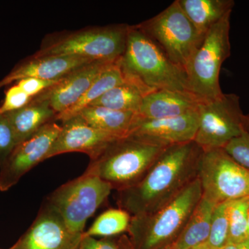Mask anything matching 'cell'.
Segmentation results:
<instances>
[{"label":"cell","instance_id":"cell-1","mask_svg":"<svg viewBox=\"0 0 249 249\" xmlns=\"http://www.w3.org/2000/svg\"><path fill=\"white\" fill-rule=\"evenodd\" d=\"M203 152L194 141L166 147L139 182L118 192L119 209L133 217L168 204L198 178Z\"/></svg>","mask_w":249,"mask_h":249},{"label":"cell","instance_id":"cell-2","mask_svg":"<svg viewBox=\"0 0 249 249\" xmlns=\"http://www.w3.org/2000/svg\"><path fill=\"white\" fill-rule=\"evenodd\" d=\"M119 64L125 81L138 87L145 96L160 89L189 91L184 70L136 25H129Z\"/></svg>","mask_w":249,"mask_h":249},{"label":"cell","instance_id":"cell-3","mask_svg":"<svg viewBox=\"0 0 249 249\" xmlns=\"http://www.w3.org/2000/svg\"><path fill=\"white\" fill-rule=\"evenodd\" d=\"M201 197L197 178L160 209L132 217L127 232L134 249H163L173 245Z\"/></svg>","mask_w":249,"mask_h":249},{"label":"cell","instance_id":"cell-4","mask_svg":"<svg viewBox=\"0 0 249 249\" xmlns=\"http://www.w3.org/2000/svg\"><path fill=\"white\" fill-rule=\"evenodd\" d=\"M166 147L126 137L111 142L87 170L110 185L116 191L134 186L144 176Z\"/></svg>","mask_w":249,"mask_h":249},{"label":"cell","instance_id":"cell-5","mask_svg":"<svg viewBox=\"0 0 249 249\" xmlns=\"http://www.w3.org/2000/svg\"><path fill=\"white\" fill-rule=\"evenodd\" d=\"M129 29L128 24H114L51 34L33 56L69 55L117 61L125 50Z\"/></svg>","mask_w":249,"mask_h":249},{"label":"cell","instance_id":"cell-6","mask_svg":"<svg viewBox=\"0 0 249 249\" xmlns=\"http://www.w3.org/2000/svg\"><path fill=\"white\" fill-rule=\"evenodd\" d=\"M231 15H227L205 35L186 67L188 91L201 102L217 98L223 92L219 74L231 55Z\"/></svg>","mask_w":249,"mask_h":249},{"label":"cell","instance_id":"cell-7","mask_svg":"<svg viewBox=\"0 0 249 249\" xmlns=\"http://www.w3.org/2000/svg\"><path fill=\"white\" fill-rule=\"evenodd\" d=\"M110 185L88 170L57 188L46 199L76 234L84 233L87 221L112 191Z\"/></svg>","mask_w":249,"mask_h":249},{"label":"cell","instance_id":"cell-8","mask_svg":"<svg viewBox=\"0 0 249 249\" xmlns=\"http://www.w3.org/2000/svg\"><path fill=\"white\" fill-rule=\"evenodd\" d=\"M136 26L155 42L174 64L184 71L204 37L198 34L178 0L155 17Z\"/></svg>","mask_w":249,"mask_h":249},{"label":"cell","instance_id":"cell-9","mask_svg":"<svg viewBox=\"0 0 249 249\" xmlns=\"http://www.w3.org/2000/svg\"><path fill=\"white\" fill-rule=\"evenodd\" d=\"M199 124L194 142L203 151L223 148L232 139L247 132V118L240 107V97L224 93L199 105Z\"/></svg>","mask_w":249,"mask_h":249},{"label":"cell","instance_id":"cell-10","mask_svg":"<svg viewBox=\"0 0 249 249\" xmlns=\"http://www.w3.org/2000/svg\"><path fill=\"white\" fill-rule=\"evenodd\" d=\"M198 178L202 196L214 204L249 198V170L223 148L203 152Z\"/></svg>","mask_w":249,"mask_h":249},{"label":"cell","instance_id":"cell-11","mask_svg":"<svg viewBox=\"0 0 249 249\" xmlns=\"http://www.w3.org/2000/svg\"><path fill=\"white\" fill-rule=\"evenodd\" d=\"M60 130L61 125L52 121L15 147L0 166V191H9L25 174L46 160Z\"/></svg>","mask_w":249,"mask_h":249},{"label":"cell","instance_id":"cell-12","mask_svg":"<svg viewBox=\"0 0 249 249\" xmlns=\"http://www.w3.org/2000/svg\"><path fill=\"white\" fill-rule=\"evenodd\" d=\"M83 235L71 232L45 202L30 228L9 249H78Z\"/></svg>","mask_w":249,"mask_h":249},{"label":"cell","instance_id":"cell-13","mask_svg":"<svg viewBox=\"0 0 249 249\" xmlns=\"http://www.w3.org/2000/svg\"><path fill=\"white\" fill-rule=\"evenodd\" d=\"M198 124V109L185 115L165 119H142L139 116L128 137L153 145L169 147L193 142Z\"/></svg>","mask_w":249,"mask_h":249},{"label":"cell","instance_id":"cell-14","mask_svg":"<svg viewBox=\"0 0 249 249\" xmlns=\"http://www.w3.org/2000/svg\"><path fill=\"white\" fill-rule=\"evenodd\" d=\"M62 123L61 130L46 160L69 152H82L93 160L111 142L124 138L91 127L79 115Z\"/></svg>","mask_w":249,"mask_h":249},{"label":"cell","instance_id":"cell-15","mask_svg":"<svg viewBox=\"0 0 249 249\" xmlns=\"http://www.w3.org/2000/svg\"><path fill=\"white\" fill-rule=\"evenodd\" d=\"M115 62L96 60L83 65L32 99L47 102L57 114H60L78 102L101 72Z\"/></svg>","mask_w":249,"mask_h":249},{"label":"cell","instance_id":"cell-16","mask_svg":"<svg viewBox=\"0 0 249 249\" xmlns=\"http://www.w3.org/2000/svg\"><path fill=\"white\" fill-rule=\"evenodd\" d=\"M96 60L79 56L52 55L26 59L0 80V89L14 81L28 78L56 80L63 78L76 69Z\"/></svg>","mask_w":249,"mask_h":249},{"label":"cell","instance_id":"cell-17","mask_svg":"<svg viewBox=\"0 0 249 249\" xmlns=\"http://www.w3.org/2000/svg\"><path fill=\"white\" fill-rule=\"evenodd\" d=\"M201 103L189 91L157 90L144 96L138 114L147 119L176 117L197 110Z\"/></svg>","mask_w":249,"mask_h":249},{"label":"cell","instance_id":"cell-18","mask_svg":"<svg viewBox=\"0 0 249 249\" xmlns=\"http://www.w3.org/2000/svg\"><path fill=\"white\" fill-rule=\"evenodd\" d=\"M4 114L11 124L17 145L30 138L46 124L55 121L57 115L47 102L33 99L21 109Z\"/></svg>","mask_w":249,"mask_h":249},{"label":"cell","instance_id":"cell-19","mask_svg":"<svg viewBox=\"0 0 249 249\" xmlns=\"http://www.w3.org/2000/svg\"><path fill=\"white\" fill-rule=\"evenodd\" d=\"M198 34L204 37L214 25L231 14L233 0H178Z\"/></svg>","mask_w":249,"mask_h":249},{"label":"cell","instance_id":"cell-20","mask_svg":"<svg viewBox=\"0 0 249 249\" xmlns=\"http://www.w3.org/2000/svg\"><path fill=\"white\" fill-rule=\"evenodd\" d=\"M216 205L213 201L202 196L182 232L170 246L172 249H193L207 242L213 213Z\"/></svg>","mask_w":249,"mask_h":249},{"label":"cell","instance_id":"cell-21","mask_svg":"<svg viewBox=\"0 0 249 249\" xmlns=\"http://www.w3.org/2000/svg\"><path fill=\"white\" fill-rule=\"evenodd\" d=\"M78 115L91 127L120 137H128L139 118L137 113L113 110L99 106H88Z\"/></svg>","mask_w":249,"mask_h":249},{"label":"cell","instance_id":"cell-22","mask_svg":"<svg viewBox=\"0 0 249 249\" xmlns=\"http://www.w3.org/2000/svg\"><path fill=\"white\" fill-rule=\"evenodd\" d=\"M119 60L111 64L101 72L79 101L67 110L57 114L55 121L62 122L78 115L80 111L90 106L93 101L101 97L109 90L124 83L125 79L121 69Z\"/></svg>","mask_w":249,"mask_h":249},{"label":"cell","instance_id":"cell-23","mask_svg":"<svg viewBox=\"0 0 249 249\" xmlns=\"http://www.w3.org/2000/svg\"><path fill=\"white\" fill-rule=\"evenodd\" d=\"M144 96L145 95L138 87L125 81L109 90L89 106H99L113 110L138 114Z\"/></svg>","mask_w":249,"mask_h":249},{"label":"cell","instance_id":"cell-24","mask_svg":"<svg viewBox=\"0 0 249 249\" xmlns=\"http://www.w3.org/2000/svg\"><path fill=\"white\" fill-rule=\"evenodd\" d=\"M130 215L124 210L111 209L100 214L91 227L84 232L83 235L88 237H109L119 235L128 231L131 222Z\"/></svg>","mask_w":249,"mask_h":249},{"label":"cell","instance_id":"cell-25","mask_svg":"<svg viewBox=\"0 0 249 249\" xmlns=\"http://www.w3.org/2000/svg\"><path fill=\"white\" fill-rule=\"evenodd\" d=\"M249 207V198L229 201V237L228 242H239L247 238Z\"/></svg>","mask_w":249,"mask_h":249},{"label":"cell","instance_id":"cell-26","mask_svg":"<svg viewBox=\"0 0 249 249\" xmlns=\"http://www.w3.org/2000/svg\"><path fill=\"white\" fill-rule=\"evenodd\" d=\"M227 202L216 205L213 213L207 243L214 249H221L229 241V222Z\"/></svg>","mask_w":249,"mask_h":249},{"label":"cell","instance_id":"cell-27","mask_svg":"<svg viewBox=\"0 0 249 249\" xmlns=\"http://www.w3.org/2000/svg\"><path fill=\"white\" fill-rule=\"evenodd\" d=\"M223 149L237 163L249 170V132L232 139Z\"/></svg>","mask_w":249,"mask_h":249},{"label":"cell","instance_id":"cell-28","mask_svg":"<svg viewBox=\"0 0 249 249\" xmlns=\"http://www.w3.org/2000/svg\"><path fill=\"white\" fill-rule=\"evenodd\" d=\"M17 146L14 130L5 114H0V166Z\"/></svg>","mask_w":249,"mask_h":249},{"label":"cell","instance_id":"cell-29","mask_svg":"<svg viewBox=\"0 0 249 249\" xmlns=\"http://www.w3.org/2000/svg\"><path fill=\"white\" fill-rule=\"evenodd\" d=\"M32 98L28 96L18 85L11 87L6 92L4 103L0 106V114L18 110L27 106Z\"/></svg>","mask_w":249,"mask_h":249},{"label":"cell","instance_id":"cell-30","mask_svg":"<svg viewBox=\"0 0 249 249\" xmlns=\"http://www.w3.org/2000/svg\"><path fill=\"white\" fill-rule=\"evenodd\" d=\"M126 244L127 242L124 240L116 242L109 238L96 240L93 237L83 235L78 249H134L132 245Z\"/></svg>","mask_w":249,"mask_h":249},{"label":"cell","instance_id":"cell-31","mask_svg":"<svg viewBox=\"0 0 249 249\" xmlns=\"http://www.w3.org/2000/svg\"><path fill=\"white\" fill-rule=\"evenodd\" d=\"M60 80H47L40 78H28L18 81V85L28 96L31 98L40 94L49 88H52Z\"/></svg>","mask_w":249,"mask_h":249},{"label":"cell","instance_id":"cell-32","mask_svg":"<svg viewBox=\"0 0 249 249\" xmlns=\"http://www.w3.org/2000/svg\"><path fill=\"white\" fill-rule=\"evenodd\" d=\"M221 249H249V238L239 242H228Z\"/></svg>","mask_w":249,"mask_h":249},{"label":"cell","instance_id":"cell-33","mask_svg":"<svg viewBox=\"0 0 249 249\" xmlns=\"http://www.w3.org/2000/svg\"><path fill=\"white\" fill-rule=\"evenodd\" d=\"M193 249H214L211 247V246L206 242V243L202 244V245L198 246V247H195Z\"/></svg>","mask_w":249,"mask_h":249},{"label":"cell","instance_id":"cell-34","mask_svg":"<svg viewBox=\"0 0 249 249\" xmlns=\"http://www.w3.org/2000/svg\"><path fill=\"white\" fill-rule=\"evenodd\" d=\"M247 237L249 238V207L248 210V216H247Z\"/></svg>","mask_w":249,"mask_h":249},{"label":"cell","instance_id":"cell-35","mask_svg":"<svg viewBox=\"0 0 249 249\" xmlns=\"http://www.w3.org/2000/svg\"><path fill=\"white\" fill-rule=\"evenodd\" d=\"M247 132H249V114L247 115Z\"/></svg>","mask_w":249,"mask_h":249},{"label":"cell","instance_id":"cell-36","mask_svg":"<svg viewBox=\"0 0 249 249\" xmlns=\"http://www.w3.org/2000/svg\"><path fill=\"white\" fill-rule=\"evenodd\" d=\"M163 249H172V248L170 247H165V248Z\"/></svg>","mask_w":249,"mask_h":249},{"label":"cell","instance_id":"cell-37","mask_svg":"<svg viewBox=\"0 0 249 249\" xmlns=\"http://www.w3.org/2000/svg\"></svg>","mask_w":249,"mask_h":249}]
</instances>
